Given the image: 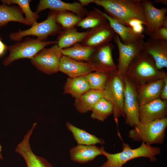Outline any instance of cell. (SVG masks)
I'll return each mask as SVG.
<instances>
[{"label":"cell","mask_w":167,"mask_h":167,"mask_svg":"<svg viewBox=\"0 0 167 167\" xmlns=\"http://www.w3.org/2000/svg\"><path fill=\"white\" fill-rule=\"evenodd\" d=\"M93 3L102 7L110 18L125 25L133 19H139L146 24L142 0H94Z\"/></svg>","instance_id":"1"},{"label":"cell","mask_w":167,"mask_h":167,"mask_svg":"<svg viewBox=\"0 0 167 167\" xmlns=\"http://www.w3.org/2000/svg\"><path fill=\"white\" fill-rule=\"evenodd\" d=\"M124 76L137 85L165 79L167 74L158 70L152 57L143 51L131 61Z\"/></svg>","instance_id":"2"},{"label":"cell","mask_w":167,"mask_h":167,"mask_svg":"<svg viewBox=\"0 0 167 167\" xmlns=\"http://www.w3.org/2000/svg\"><path fill=\"white\" fill-rule=\"evenodd\" d=\"M122 150L119 152L110 153L104 150L103 155L107 161L100 167H122L127 161L139 157L148 158L152 161H156L155 156L161 152L160 148L152 147L142 142L139 147L132 149L126 143H123Z\"/></svg>","instance_id":"3"},{"label":"cell","mask_w":167,"mask_h":167,"mask_svg":"<svg viewBox=\"0 0 167 167\" xmlns=\"http://www.w3.org/2000/svg\"><path fill=\"white\" fill-rule=\"evenodd\" d=\"M167 126V118L148 122H139L129 132L128 137L134 141H142L151 145L163 143Z\"/></svg>","instance_id":"4"},{"label":"cell","mask_w":167,"mask_h":167,"mask_svg":"<svg viewBox=\"0 0 167 167\" xmlns=\"http://www.w3.org/2000/svg\"><path fill=\"white\" fill-rule=\"evenodd\" d=\"M124 85L123 76L117 69L109 72V77L103 91L104 98L113 106V114L117 124L121 117H125L123 110Z\"/></svg>","instance_id":"5"},{"label":"cell","mask_w":167,"mask_h":167,"mask_svg":"<svg viewBox=\"0 0 167 167\" xmlns=\"http://www.w3.org/2000/svg\"><path fill=\"white\" fill-rule=\"evenodd\" d=\"M57 13L50 11L45 20L40 23L37 22L28 29H20L18 32L10 33L9 38L12 41L19 42L22 41L23 37L31 35L36 36L37 38L45 41L49 36L58 35L62 30V28L56 21Z\"/></svg>","instance_id":"6"},{"label":"cell","mask_w":167,"mask_h":167,"mask_svg":"<svg viewBox=\"0 0 167 167\" xmlns=\"http://www.w3.org/2000/svg\"><path fill=\"white\" fill-rule=\"evenodd\" d=\"M57 43L56 41H43L37 38L34 39L27 37L22 42H17L8 46L10 54L3 60L2 64L7 66L19 59H31L47 45Z\"/></svg>","instance_id":"7"},{"label":"cell","mask_w":167,"mask_h":167,"mask_svg":"<svg viewBox=\"0 0 167 167\" xmlns=\"http://www.w3.org/2000/svg\"><path fill=\"white\" fill-rule=\"evenodd\" d=\"M62 50L57 43L50 48H44L31 59V62L38 70L45 73H56L59 71L63 55Z\"/></svg>","instance_id":"8"},{"label":"cell","mask_w":167,"mask_h":167,"mask_svg":"<svg viewBox=\"0 0 167 167\" xmlns=\"http://www.w3.org/2000/svg\"><path fill=\"white\" fill-rule=\"evenodd\" d=\"M124 85L123 110L125 115V123L134 127L139 122V104L136 85L123 76Z\"/></svg>","instance_id":"9"},{"label":"cell","mask_w":167,"mask_h":167,"mask_svg":"<svg viewBox=\"0 0 167 167\" xmlns=\"http://www.w3.org/2000/svg\"><path fill=\"white\" fill-rule=\"evenodd\" d=\"M113 39L117 45L119 52L117 69L119 73L124 76L131 61L143 51L144 41L143 39H141L128 44H124L116 34H115Z\"/></svg>","instance_id":"10"},{"label":"cell","mask_w":167,"mask_h":167,"mask_svg":"<svg viewBox=\"0 0 167 167\" xmlns=\"http://www.w3.org/2000/svg\"><path fill=\"white\" fill-rule=\"evenodd\" d=\"M113 48V44L109 43L96 48L87 62L93 66L96 71L109 73L117 70L112 57Z\"/></svg>","instance_id":"11"},{"label":"cell","mask_w":167,"mask_h":167,"mask_svg":"<svg viewBox=\"0 0 167 167\" xmlns=\"http://www.w3.org/2000/svg\"><path fill=\"white\" fill-rule=\"evenodd\" d=\"M115 34L108 21L90 29L83 41V45L96 49L109 43Z\"/></svg>","instance_id":"12"},{"label":"cell","mask_w":167,"mask_h":167,"mask_svg":"<svg viewBox=\"0 0 167 167\" xmlns=\"http://www.w3.org/2000/svg\"><path fill=\"white\" fill-rule=\"evenodd\" d=\"M146 20L144 32L149 36L162 26L163 21L167 16V8L158 9L155 7L152 1L142 0Z\"/></svg>","instance_id":"13"},{"label":"cell","mask_w":167,"mask_h":167,"mask_svg":"<svg viewBox=\"0 0 167 167\" xmlns=\"http://www.w3.org/2000/svg\"><path fill=\"white\" fill-rule=\"evenodd\" d=\"M139 122H148L167 118V101L158 98L140 105L139 109Z\"/></svg>","instance_id":"14"},{"label":"cell","mask_w":167,"mask_h":167,"mask_svg":"<svg viewBox=\"0 0 167 167\" xmlns=\"http://www.w3.org/2000/svg\"><path fill=\"white\" fill-rule=\"evenodd\" d=\"M35 127L33 125L28 131L22 141L17 146L15 152L23 157L28 167H53L45 158L36 156L31 150L29 140Z\"/></svg>","instance_id":"15"},{"label":"cell","mask_w":167,"mask_h":167,"mask_svg":"<svg viewBox=\"0 0 167 167\" xmlns=\"http://www.w3.org/2000/svg\"><path fill=\"white\" fill-rule=\"evenodd\" d=\"M46 9L57 12L70 11L81 18L85 16L88 12V10L79 2L67 3L60 0H41L37 6L36 12L39 13Z\"/></svg>","instance_id":"16"},{"label":"cell","mask_w":167,"mask_h":167,"mask_svg":"<svg viewBox=\"0 0 167 167\" xmlns=\"http://www.w3.org/2000/svg\"><path fill=\"white\" fill-rule=\"evenodd\" d=\"M143 51L151 56L159 70L167 67V41L150 38L144 41Z\"/></svg>","instance_id":"17"},{"label":"cell","mask_w":167,"mask_h":167,"mask_svg":"<svg viewBox=\"0 0 167 167\" xmlns=\"http://www.w3.org/2000/svg\"><path fill=\"white\" fill-rule=\"evenodd\" d=\"M94 71V68L88 62L76 61L64 55L61 58L59 68V71L70 78L85 75Z\"/></svg>","instance_id":"18"},{"label":"cell","mask_w":167,"mask_h":167,"mask_svg":"<svg viewBox=\"0 0 167 167\" xmlns=\"http://www.w3.org/2000/svg\"><path fill=\"white\" fill-rule=\"evenodd\" d=\"M164 79H157L136 85L137 98L139 105L160 98L164 84Z\"/></svg>","instance_id":"19"},{"label":"cell","mask_w":167,"mask_h":167,"mask_svg":"<svg viewBox=\"0 0 167 167\" xmlns=\"http://www.w3.org/2000/svg\"><path fill=\"white\" fill-rule=\"evenodd\" d=\"M104 150L103 146L99 148L95 145L78 144L70 150V159L74 162L84 164L93 161L100 155H103Z\"/></svg>","instance_id":"20"},{"label":"cell","mask_w":167,"mask_h":167,"mask_svg":"<svg viewBox=\"0 0 167 167\" xmlns=\"http://www.w3.org/2000/svg\"><path fill=\"white\" fill-rule=\"evenodd\" d=\"M102 13L107 19L115 33L119 36L123 44H128L138 40L143 39L144 38V36L142 34L135 33L133 32L131 28L112 19L105 13L102 11Z\"/></svg>","instance_id":"21"},{"label":"cell","mask_w":167,"mask_h":167,"mask_svg":"<svg viewBox=\"0 0 167 167\" xmlns=\"http://www.w3.org/2000/svg\"><path fill=\"white\" fill-rule=\"evenodd\" d=\"M90 29L84 32H79L75 27L62 29L58 34L56 41L58 45L61 49L71 47L81 42L85 37Z\"/></svg>","instance_id":"22"},{"label":"cell","mask_w":167,"mask_h":167,"mask_svg":"<svg viewBox=\"0 0 167 167\" xmlns=\"http://www.w3.org/2000/svg\"><path fill=\"white\" fill-rule=\"evenodd\" d=\"M104 98L103 91L90 89L75 99L74 105L78 111L85 113L92 110L96 103Z\"/></svg>","instance_id":"23"},{"label":"cell","mask_w":167,"mask_h":167,"mask_svg":"<svg viewBox=\"0 0 167 167\" xmlns=\"http://www.w3.org/2000/svg\"><path fill=\"white\" fill-rule=\"evenodd\" d=\"M23 14L19 6H11L2 4L0 5V28L11 21L18 22L28 25L23 16Z\"/></svg>","instance_id":"24"},{"label":"cell","mask_w":167,"mask_h":167,"mask_svg":"<svg viewBox=\"0 0 167 167\" xmlns=\"http://www.w3.org/2000/svg\"><path fill=\"white\" fill-rule=\"evenodd\" d=\"M64 93L77 99L90 89L85 75L68 78L63 87Z\"/></svg>","instance_id":"25"},{"label":"cell","mask_w":167,"mask_h":167,"mask_svg":"<svg viewBox=\"0 0 167 167\" xmlns=\"http://www.w3.org/2000/svg\"><path fill=\"white\" fill-rule=\"evenodd\" d=\"M67 128L71 132L78 144L92 145L97 144H103L104 141L85 130L79 128L71 123H66Z\"/></svg>","instance_id":"26"},{"label":"cell","mask_w":167,"mask_h":167,"mask_svg":"<svg viewBox=\"0 0 167 167\" xmlns=\"http://www.w3.org/2000/svg\"><path fill=\"white\" fill-rule=\"evenodd\" d=\"M95 49L90 47L82 45L80 43L62 49L63 55H66L76 61L88 62Z\"/></svg>","instance_id":"27"},{"label":"cell","mask_w":167,"mask_h":167,"mask_svg":"<svg viewBox=\"0 0 167 167\" xmlns=\"http://www.w3.org/2000/svg\"><path fill=\"white\" fill-rule=\"evenodd\" d=\"M94 10L88 11L86 17L82 18L76 26L84 29H91L108 21L99 9L94 8Z\"/></svg>","instance_id":"28"},{"label":"cell","mask_w":167,"mask_h":167,"mask_svg":"<svg viewBox=\"0 0 167 167\" xmlns=\"http://www.w3.org/2000/svg\"><path fill=\"white\" fill-rule=\"evenodd\" d=\"M2 4L10 6L16 4L20 8L25 16V19L28 25L32 26L36 23L39 18L38 13L33 12L30 8V0H2Z\"/></svg>","instance_id":"29"},{"label":"cell","mask_w":167,"mask_h":167,"mask_svg":"<svg viewBox=\"0 0 167 167\" xmlns=\"http://www.w3.org/2000/svg\"><path fill=\"white\" fill-rule=\"evenodd\" d=\"M91 118L103 122L113 113L112 104L104 98L100 100L95 105L92 110Z\"/></svg>","instance_id":"30"},{"label":"cell","mask_w":167,"mask_h":167,"mask_svg":"<svg viewBox=\"0 0 167 167\" xmlns=\"http://www.w3.org/2000/svg\"><path fill=\"white\" fill-rule=\"evenodd\" d=\"M85 76L90 89L103 91L109 77V73L96 71L90 73Z\"/></svg>","instance_id":"31"},{"label":"cell","mask_w":167,"mask_h":167,"mask_svg":"<svg viewBox=\"0 0 167 167\" xmlns=\"http://www.w3.org/2000/svg\"><path fill=\"white\" fill-rule=\"evenodd\" d=\"M82 19L72 12L68 11L57 12L55 17L56 23L62 29L75 27Z\"/></svg>","instance_id":"32"},{"label":"cell","mask_w":167,"mask_h":167,"mask_svg":"<svg viewBox=\"0 0 167 167\" xmlns=\"http://www.w3.org/2000/svg\"><path fill=\"white\" fill-rule=\"evenodd\" d=\"M149 36L153 39L167 41V27L161 26Z\"/></svg>","instance_id":"33"},{"label":"cell","mask_w":167,"mask_h":167,"mask_svg":"<svg viewBox=\"0 0 167 167\" xmlns=\"http://www.w3.org/2000/svg\"><path fill=\"white\" fill-rule=\"evenodd\" d=\"M139 24L145 25V23L142 21L137 19H133L128 21L126 22V25L132 28Z\"/></svg>","instance_id":"34"},{"label":"cell","mask_w":167,"mask_h":167,"mask_svg":"<svg viewBox=\"0 0 167 167\" xmlns=\"http://www.w3.org/2000/svg\"><path fill=\"white\" fill-rule=\"evenodd\" d=\"M160 98L167 101V77L164 79V84L162 89Z\"/></svg>","instance_id":"35"},{"label":"cell","mask_w":167,"mask_h":167,"mask_svg":"<svg viewBox=\"0 0 167 167\" xmlns=\"http://www.w3.org/2000/svg\"><path fill=\"white\" fill-rule=\"evenodd\" d=\"M143 24H139L131 28L133 32L137 34H141L143 31L144 28Z\"/></svg>","instance_id":"36"},{"label":"cell","mask_w":167,"mask_h":167,"mask_svg":"<svg viewBox=\"0 0 167 167\" xmlns=\"http://www.w3.org/2000/svg\"><path fill=\"white\" fill-rule=\"evenodd\" d=\"M8 49V46L4 43L0 36V57L5 53L6 51Z\"/></svg>","instance_id":"37"},{"label":"cell","mask_w":167,"mask_h":167,"mask_svg":"<svg viewBox=\"0 0 167 167\" xmlns=\"http://www.w3.org/2000/svg\"><path fill=\"white\" fill-rule=\"evenodd\" d=\"M79 1L81 5L84 7L90 3H93L94 0H79Z\"/></svg>","instance_id":"38"},{"label":"cell","mask_w":167,"mask_h":167,"mask_svg":"<svg viewBox=\"0 0 167 167\" xmlns=\"http://www.w3.org/2000/svg\"><path fill=\"white\" fill-rule=\"evenodd\" d=\"M153 2L156 3H161L165 6L167 5V0H154Z\"/></svg>","instance_id":"39"},{"label":"cell","mask_w":167,"mask_h":167,"mask_svg":"<svg viewBox=\"0 0 167 167\" xmlns=\"http://www.w3.org/2000/svg\"><path fill=\"white\" fill-rule=\"evenodd\" d=\"M2 146L0 144V159L1 160H2L3 159V157L1 154V152L2 151Z\"/></svg>","instance_id":"40"}]
</instances>
